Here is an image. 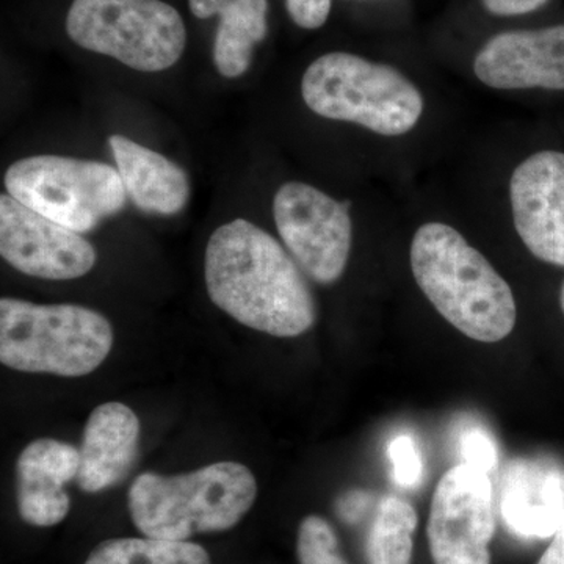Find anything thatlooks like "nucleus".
<instances>
[{"mask_svg": "<svg viewBox=\"0 0 564 564\" xmlns=\"http://www.w3.org/2000/svg\"><path fill=\"white\" fill-rule=\"evenodd\" d=\"M204 276L212 303L248 328L274 337L313 328L317 310L303 270L254 223L237 218L215 229Z\"/></svg>", "mask_w": 564, "mask_h": 564, "instance_id": "nucleus-1", "label": "nucleus"}, {"mask_svg": "<svg viewBox=\"0 0 564 564\" xmlns=\"http://www.w3.org/2000/svg\"><path fill=\"white\" fill-rule=\"evenodd\" d=\"M415 282L445 321L478 343H500L518 318L510 284L445 223H426L411 243Z\"/></svg>", "mask_w": 564, "mask_h": 564, "instance_id": "nucleus-2", "label": "nucleus"}, {"mask_svg": "<svg viewBox=\"0 0 564 564\" xmlns=\"http://www.w3.org/2000/svg\"><path fill=\"white\" fill-rule=\"evenodd\" d=\"M258 496L254 475L240 463H214L193 473H144L129 489L137 529L155 540L187 541L242 521Z\"/></svg>", "mask_w": 564, "mask_h": 564, "instance_id": "nucleus-3", "label": "nucleus"}, {"mask_svg": "<svg viewBox=\"0 0 564 564\" xmlns=\"http://www.w3.org/2000/svg\"><path fill=\"white\" fill-rule=\"evenodd\" d=\"M113 347V328L102 314L77 304L0 300V361L13 370L84 377Z\"/></svg>", "mask_w": 564, "mask_h": 564, "instance_id": "nucleus-4", "label": "nucleus"}, {"mask_svg": "<svg viewBox=\"0 0 564 564\" xmlns=\"http://www.w3.org/2000/svg\"><path fill=\"white\" fill-rule=\"evenodd\" d=\"M302 95L318 117L386 137L413 131L423 113L422 93L399 69L348 52H329L311 63Z\"/></svg>", "mask_w": 564, "mask_h": 564, "instance_id": "nucleus-5", "label": "nucleus"}, {"mask_svg": "<svg viewBox=\"0 0 564 564\" xmlns=\"http://www.w3.org/2000/svg\"><path fill=\"white\" fill-rule=\"evenodd\" d=\"M66 33L82 50L141 73L172 68L187 44L180 11L162 0H74Z\"/></svg>", "mask_w": 564, "mask_h": 564, "instance_id": "nucleus-6", "label": "nucleus"}, {"mask_svg": "<svg viewBox=\"0 0 564 564\" xmlns=\"http://www.w3.org/2000/svg\"><path fill=\"white\" fill-rule=\"evenodd\" d=\"M7 193L70 231L90 232L124 209L128 195L117 169L63 155H32L11 163Z\"/></svg>", "mask_w": 564, "mask_h": 564, "instance_id": "nucleus-7", "label": "nucleus"}, {"mask_svg": "<svg viewBox=\"0 0 564 564\" xmlns=\"http://www.w3.org/2000/svg\"><path fill=\"white\" fill-rule=\"evenodd\" d=\"M350 202H337L314 185L288 182L273 198V218L282 242L311 280L333 284L350 258Z\"/></svg>", "mask_w": 564, "mask_h": 564, "instance_id": "nucleus-8", "label": "nucleus"}, {"mask_svg": "<svg viewBox=\"0 0 564 564\" xmlns=\"http://www.w3.org/2000/svg\"><path fill=\"white\" fill-rule=\"evenodd\" d=\"M496 530L489 475L458 464L444 474L430 510V552L434 564H491Z\"/></svg>", "mask_w": 564, "mask_h": 564, "instance_id": "nucleus-9", "label": "nucleus"}, {"mask_svg": "<svg viewBox=\"0 0 564 564\" xmlns=\"http://www.w3.org/2000/svg\"><path fill=\"white\" fill-rule=\"evenodd\" d=\"M0 254L18 272L50 281L77 280L98 261L96 248L82 234L10 195L0 196Z\"/></svg>", "mask_w": 564, "mask_h": 564, "instance_id": "nucleus-10", "label": "nucleus"}, {"mask_svg": "<svg viewBox=\"0 0 564 564\" xmlns=\"http://www.w3.org/2000/svg\"><path fill=\"white\" fill-rule=\"evenodd\" d=\"M514 228L534 258L564 267V152L540 151L511 174Z\"/></svg>", "mask_w": 564, "mask_h": 564, "instance_id": "nucleus-11", "label": "nucleus"}, {"mask_svg": "<svg viewBox=\"0 0 564 564\" xmlns=\"http://www.w3.org/2000/svg\"><path fill=\"white\" fill-rule=\"evenodd\" d=\"M474 73L496 90H564V25L492 36L475 57Z\"/></svg>", "mask_w": 564, "mask_h": 564, "instance_id": "nucleus-12", "label": "nucleus"}, {"mask_svg": "<svg viewBox=\"0 0 564 564\" xmlns=\"http://www.w3.org/2000/svg\"><path fill=\"white\" fill-rule=\"evenodd\" d=\"M500 508L518 536H554L564 522L563 467L547 459H514L505 470Z\"/></svg>", "mask_w": 564, "mask_h": 564, "instance_id": "nucleus-13", "label": "nucleus"}, {"mask_svg": "<svg viewBox=\"0 0 564 564\" xmlns=\"http://www.w3.org/2000/svg\"><path fill=\"white\" fill-rule=\"evenodd\" d=\"M80 452L57 440H36L18 458V510L35 527L61 524L70 500L65 485L77 480Z\"/></svg>", "mask_w": 564, "mask_h": 564, "instance_id": "nucleus-14", "label": "nucleus"}, {"mask_svg": "<svg viewBox=\"0 0 564 564\" xmlns=\"http://www.w3.org/2000/svg\"><path fill=\"white\" fill-rule=\"evenodd\" d=\"M140 421L124 403L99 404L85 425L77 484L85 492L110 488L131 470Z\"/></svg>", "mask_w": 564, "mask_h": 564, "instance_id": "nucleus-15", "label": "nucleus"}, {"mask_svg": "<svg viewBox=\"0 0 564 564\" xmlns=\"http://www.w3.org/2000/svg\"><path fill=\"white\" fill-rule=\"evenodd\" d=\"M109 144L126 195L137 209L170 217L187 206L192 185L182 166L124 135H111Z\"/></svg>", "mask_w": 564, "mask_h": 564, "instance_id": "nucleus-16", "label": "nucleus"}, {"mask_svg": "<svg viewBox=\"0 0 564 564\" xmlns=\"http://www.w3.org/2000/svg\"><path fill=\"white\" fill-rule=\"evenodd\" d=\"M198 20L220 17L214 43L215 68L226 79L250 69L252 52L269 33V0H188Z\"/></svg>", "mask_w": 564, "mask_h": 564, "instance_id": "nucleus-17", "label": "nucleus"}, {"mask_svg": "<svg viewBox=\"0 0 564 564\" xmlns=\"http://www.w3.org/2000/svg\"><path fill=\"white\" fill-rule=\"evenodd\" d=\"M417 521L413 505L400 497H384L378 505L377 514L367 538L369 563L411 564Z\"/></svg>", "mask_w": 564, "mask_h": 564, "instance_id": "nucleus-18", "label": "nucleus"}, {"mask_svg": "<svg viewBox=\"0 0 564 564\" xmlns=\"http://www.w3.org/2000/svg\"><path fill=\"white\" fill-rule=\"evenodd\" d=\"M84 564H210L202 545L155 538L104 541Z\"/></svg>", "mask_w": 564, "mask_h": 564, "instance_id": "nucleus-19", "label": "nucleus"}, {"mask_svg": "<svg viewBox=\"0 0 564 564\" xmlns=\"http://www.w3.org/2000/svg\"><path fill=\"white\" fill-rule=\"evenodd\" d=\"M296 555L300 564H348L339 554L332 525L318 516H307L300 524Z\"/></svg>", "mask_w": 564, "mask_h": 564, "instance_id": "nucleus-20", "label": "nucleus"}, {"mask_svg": "<svg viewBox=\"0 0 564 564\" xmlns=\"http://www.w3.org/2000/svg\"><path fill=\"white\" fill-rule=\"evenodd\" d=\"M389 458L393 466V477L403 488H414L421 484L423 464L417 447L410 436H399L389 444Z\"/></svg>", "mask_w": 564, "mask_h": 564, "instance_id": "nucleus-21", "label": "nucleus"}, {"mask_svg": "<svg viewBox=\"0 0 564 564\" xmlns=\"http://www.w3.org/2000/svg\"><path fill=\"white\" fill-rule=\"evenodd\" d=\"M459 455H462L463 464L486 475L491 474L499 462L497 445L492 437L484 430L478 429L467 430L463 433L462 440H459Z\"/></svg>", "mask_w": 564, "mask_h": 564, "instance_id": "nucleus-22", "label": "nucleus"}, {"mask_svg": "<svg viewBox=\"0 0 564 564\" xmlns=\"http://www.w3.org/2000/svg\"><path fill=\"white\" fill-rule=\"evenodd\" d=\"M285 7L299 28L315 31L328 21L332 0H285Z\"/></svg>", "mask_w": 564, "mask_h": 564, "instance_id": "nucleus-23", "label": "nucleus"}, {"mask_svg": "<svg viewBox=\"0 0 564 564\" xmlns=\"http://www.w3.org/2000/svg\"><path fill=\"white\" fill-rule=\"evenodd\" d=\"M484 7L496 17H521L540 10L549 0H481Z\"/></svg>", "mask_w": 564, "mask_h": 564, "instance_id": "nucleus-24", "label": "nucleus"}, {"mask_svg": "<svg viewBox=\"0 0 564 564\" xmlns=\"http://www.w3.org/2000/svg\"><path fill=\"white\" fill-rule=\"evenodd\" d=\"M538 564H564V522L552 536V543Z\"/></svg>", "mask_w": 564, "mask_h": 564, "instance_id": "nucleus-25", "label": "nucleus"}, {"mask_svg": "<svg viewBox=\"0 0 564 564\" xmlns=\"http://www.w3.org/2000/svg\"><path fill=\"white\" fill-rule=\"evenodd\" d=\"M364 505H366L364 494H350V496L345 497L339 505L340 514H343L344 519H347V521H355V519L361 514Z\"/></svg>", "mask_w": 564, "mask_h": 564, "instance_id": "nucleus-26", "label": "nucleus"}, {"mask_svg": "<svg viewBox=\"0 0 564 564\" xmlns=\"http://www.w3.org/2000/svg\"><path fill=\"white\" fill-rule=\"evenodd\" d=\"M560 304H562V310H563V313H564V282H563V285H562V292H560Z\"/></svg>", "mask_w": 564, "mask_h": 564, "instance_id": "nucleus-27", "label": "nucleus"}]
</instances>
